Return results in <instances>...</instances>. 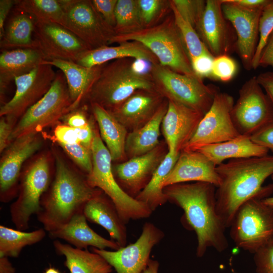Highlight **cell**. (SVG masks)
I'll return each mask as SVG.
<instances>
[{
  "label": "cell",
  "mask_w": 273,
  "mask_h": 273,
  "mask_svg": "<svg viewBox=\"0 0 273 273\" xmlns=\"http://www.w3.org/2000/svg\"><path fill=\"white\" fill-rule=\"evenodd\" d=\"M9 19L4 33L1 38V47L5 50L16 49H38L36 40L32 38L35 22L29 14L17 9Z\"/></svg>",
  "instance_id": "cell-33"
},
{
  "label": "cell",
  "mask_w": 273,
  "mask_h": 273,
  "mask_svg": "<svg viewBox=\"0 0 273 273\" xmlns=\"http://www.w3.org/2000/svg\"><path fill=\"white\" fill-rule=\"evenodd\" d=\"M237 71L235 61L227 55L214 58L212 76L223 82L231 80Z\"/></svg>",
  "instance_id": "cell-43"
},
{
  "label": "cell",
  "mask_w": 273,
  "mask_h": 273,
  "mask_svg": "<svg viewBox=\"0 0 273 273\" xmlns=\"http://www.w3.org/2000/svg\"><path fill=\"white\" fill-rule=\"evenodd\" d=\"M115 19L114 29L116 34L129 33L143 28L138 0H117Z\"/></svg>",
  "instance_id": "cell-37"
},
{
  "label": "cell",
  "mask_w": 273,
  "mask_h": 273,
  "mask_svg": "<svg viewBox=\"0 0 273 273\" xmlns=\"http://www.w3.org/2000/svg\"><path fill=\"white\" fill-rule=\"evenodd\" d=\"M262 201L266 205L273 209V196L264 198Z\"/></svg>",
  "instance_id": "cell-58"
},
{
  "label": "cell",
  "mask_w": 273,
  "mask_h": 273,
  "mask_svg": "<svg viewBox=\"0 0 273 273\" xmlns=\"http://www.w3.org/2000/svg\"><path fill=\"white\" fill-rule=\"evenodd\" d=\"M216 191L214 185L206 182L176 184L163 190L167 200L183 209L184 225L195 232L198 257L210 248L221 252L228 247L226 227L217 210Z\"/></svg>",
  "instance_id": "cell-1"
},
{
  "label": "cell",
  "mask_w": 273,
  "mask_h": 273,
  "mask_svg": "<svg viewBox=\"0 0 273 273\" xmlns=\"http://www.w3.org/2000/svg\"><path fill=\"white\" fill-rule=\"evenodd\" d=\"M163 102L152 118L141 127L128 132L126 137L125 155L129 158L144 155L159 144L160 126L168 108Z\"/></svg>",
  "instance_id": "cell-30"
},
{
  "label": "cell",
  "mask_w": 273,
  "mask_h": 273,
  "mask_svg": "<svg viewBox=\"0 0 273 273\" xmlns=\"http://www.w3.org/2000/svg\"><path fill=\"white\" fill-rule=\"evenodd\" d=\"M56 252L65 258L64 264L70 273H111L112 266L100 255L87 249L76 248L59 240L53 242Z\"/></svg>",
  "instance_id": "cell-31"
},
{
  "label": "cell",
  "mask_w": 273,
  "mask_h": 273,
  "mask_svg": "<svg viewBox=\"0 0 273 273\" xmlns=\"http://www.w3.org/2000/svg\"><path fill=\"white\" fill-rule=\"evenodd\" d=\"M65 12L63 26L91 49L110 44L116 34L89 0H59Z\"/></svg>",
  "instance_id": "cell-11"
},
{
  "label": "cell",
  "mask_w": 273,
  "mask_h": 273,
  "mask_svg": "<svg viewBox=\"0 0 273 273\" xmlns=\"http://www.w3.org/2000/svg\"><path fill=\"white\" fill-rule=\"evenodd\" d=\"M126 58L144 60L152 64L159 63L149 49L134 41L122 42L116 46H104L89 50L82 54L75 62L86 67H93Z\"/></svg>",
  "instance_id": "cell-27"
},
{
  "label": "cell",
  "mask_w": 273,
  "mask_h": 273,
  "mask_svg": "<svg viewBox=\"0 0 273 273\" xmlns=\"http://www.w3.org/2000/svg\"><path fill=\"white\" fill-rule=\"evenodd\" d=\"M162 129L168 152L179 153L194 135L203 113L181 104L168 100Z\"/></svg>",
  "instance_id": "cell-20"
},
{
  "label": "cell",
  "mask_w": 273,
  "mask_h": 273,
  "mask_svg": "<svg viewBox=\"0 0 273 273\" xmlns=\"http://www.w3.org/2000/svg\"><path fill=\"white\" fill-rule=\"evenodd\" d=\"M231 117L239 133L249 136L273 121L272 106L256 76L241 86Z\"/></svg>",
  "instance_id": "cell-12"
},
{
  "label": "cell",
  "mask_w": 273,
  "mask_h": 273,
  "mask_svg": "<svg viewBox=\"0 0 273 273\" xmlns=\"http://www.w3.org/2000/svg\"><path fill=\"white\" fill-rule=\"evenodd\" d=\"M160 144L152 151L118 164L113 174L121 188L135 198L147 186L166 154Z\"/></svg>",
  "instance_id": "cell-19"
},
{
  "label": "cell",
  "mask_w": 273,
  "mask_h": 273,
  "mask_svg": "<svg viewBox=\"0 0 273 273\" xmlns=\"http://www.w3.org/2000/svg\"><path fill=\"white\" fill-rule=\"evenodd\" d=\"M214 58L209 53L192 59L191 66L195 74L201 79L205 77L212 76Z\"/></svg>",
  "instance_id": "cell-45"
},
{
  "label": "cell",
  "mask_w": 273,
  "mask_h": 273,
  "mask_svg": "<svg viewBox=\"0 0 273 273\" xmlns=\"http://www.w3.org/2000/svg\"><path fill=\"white\" fill-rule=\"evenodd\" d=\"M117 3V0L92 1V3L98 12L106 22L113 28L116 25L115 8Z\"/></svg>",
  "instance_id": "cell-46"
},
{
  "label": "cell",
  "mask_w": 273,
  "mask_h": 273,
  "mask_svg": "<svg viewBox=\"0 0 273 273\" xmlns=\"http://www.w3.org/2000/svg\"><path fill=\"white\" fill-rule=\"evenodd\" d=\"M150 74L156 90L163 97L204 115L219 91L217 87L205 85L202 79L195 74L179 73L159 63L152 65Z\"/></svg>",
  "instance_id": "cell-7"
},
{
  "label": "cell",
  "mask_w": 273,
  "mask_h": 273,
  "mask_svg": "<svg viewBox=\"0 0 273 273\" xmlns=\"http://www.w3.org/2000/svg\"><path fill=\"white\" fill-rule=\"evenodd\" d=\"M163 98L156 90H138L109 111L127 130L132 131L152 118L163 103Z\"/></svg>",
  "instance_id": "cell-23"
},
{
  "label": "cell",
  "mask_w": 273,
  "mask_h": 273,
  "mask_svg": "<svg viewBox=\"0 0 273 273\" xmlns=\"http://www.w3.org/2000/svg\"><path fill=\"white\" fill-rule=\"evenodd\" d=\"M134 59L113 60L104 66L87 96L96 103L111 111L140 90H156L150 74L137 71Z\"/></svg>",
  "instance_id": "cell-4"
},
{
  "label": "cell",
  "mask_w": 273,
  "mask_h": 273,
  "mask_svg": "<svg viewBox=\"0 0 273 273\" xmlns=\"http://www.w3.org/2000/svg\"><path fill=\"white\" fill-rule=\"evenodd\" d=\"M251 140L273 153V121L250 136Z\"/></svg>",
  "instance_id": "cell-48"
},
{
  "label": "cell",
  "mask_w": 273,
  "mask_h": 273,
  "mask_svg": "<svg viewBox=\"0 0 273 273\" xmlns=\"http://www.w3.org/2000/svg\"><path fill=\"white\" fill-rule=\"evenodd\" d=\"M164 237L162 231L152 222H147L134 243L112 251L93 247L92 251L102 256L116 273H142L150 260L153 248Z\"/></svg>",
  "instance_id": "cell-14"
},
{
  "label": "cell",
  "mask_w": 273,
  "mask_h": 273,
  "mask_svg": "<svg viewBox=\"0 0 273 273\" xmlns=\"http://www.w3.org/2000/svg\"><path fill=\"white\" fill-rule=\"evenodd\" d=\"M216 166L226 159L246 158L268 155V150L253 142L250 136L240 135L232 140L199 149Z\"/></svg>",
  "instance_id": "cell-29"
},
{
  "label": "cell",
  "mask_w": 273,
  "mask_h": 273,
  "mask_svg": "<svg viewBox=\"0 0 273 273\" xmlns=\"http://www.w3.org/2000/svg\"><path fill=\"white\" fill-rule=\"evenodd\" d=\"M159 263L158 261L151 259L142 273H158Z\"/></svg>",
  "instance_id": "cell-57"
},
{
  "label": "cell",
  "mask_w": 273,
  "mask_h": 273,
  "mask_svg": "<svg viewBox=\"0 0 273 273\" xmlns=\"http://www.w3.org/2000/svg\"><path fill=\"white\" fill-rule=\"evenodd\" d=\"M49 164L47 157L41 156L21 177L18 198L10 208L11 220L17 230H27L31 217L39 211L41 198L51 180Z\"/></svg>",
  "instance_id": "cell-10"
},
{
  "label": "cell",
  "mask_w": 273,
  "mask_h": 273,
  "mask_svg": "<svg viewBox=\"0 0 273 273\" xmlns=\"http://www.w3.org/2000/svg\"><path fill=\"white\" fill-rule=\"evenodd\" d=\"M273 31V1L262 9L259 22V39L256 50L252 61V69H256L261 54L266 44L268 39Z\"/></svg>",
  "instance_id": "cell-39"
},
{
  "label": "cell",
  "mask_w": 273,
  "mask_h": 273,
  "mask_svg": "<svg viewBox=\"0 0 273 273\" xmlns=\"http://www.w3.org/2000/svg\"><path fill=\"white\" fill-rule=\"evenodd\" d=\"M134 41L149 49L159 63L176 72L195 74L189 55L174 18L169 16L161 23L137 31L115 35L110 44Z\"/></svg>",
  "instance_id": "cell-5"
},
{
  "label": "cell",
  "mask_w": 273,
  "mask_h": 273,
  "mask_svg": "<svg viewBox=\"0 0 273 273\" xmlns=\"http://www.w3.org/2000/svg\"><path fill=\"white\" fill-rule=\"evenodd\" d=\"M92 109L99 125L100 136L110 152L113 161L121 160L125 155L127 129L107 109L91 103Z\"/></svg>",
  "instance_id": "cell-32"
},
{
  "label": "cell",
  "mask_w": 273,
  "mask_h": 273,
  "mask_svg": "<svg viewBox=\"0 0 273 273\" xmlns=\"http://www.w3.org/2000/svg\"><path fill=\"white\" fill-rule=\"evenodd\" d=\"M8 257H0V273H16L15 267Z\"/></svg>",
  "instance_id": "cell-56"
},
{
  "label": "cell",
  "mask_w": 273,
  "mask_h": 273,
  "mask_svg": "<svg viewBox=\"0 0 273 273\" xmlns=\"http://www.w3.org/2000/svg\"><path fill=\"white\" fill-rule=\"evenodd\" d=\"M54 180L42 196L37 220L48 233L68 222L83 212L86 203L103 192L90 187L86 179L56 156Z\"/></svg>",
  "instance_id": "cell-3"
},
{
  "label": "cell",
  "mask_w": 273,
  "mask_h": 273,
  "mask_svg": "<svg viewBox=\"0 0 273 273\" xmlns=\"http://www.w3.org/2000/svg\"><path fill=\"white\" fill-rule=\"evenodd\" d=\"M216 171L220 179L216 191L217 210L226 228L245 202L266 198L273 192V183L262 186L273 175V155L231 159L217 166Z\"/></svg>",
  "instance_id": "cell-2"
},
{
  "label": "cell",
  "mask_w": 273,
  "mask_h": 273,
  "mask_svg": "<svg viewBox=\"0 0 273 273\" xmlns=\"http://www.w3.org/2000/svg\"><path fill=\"white\" fill-rule=\"evenodd\" d=\"M0 120V152L2 153L11 144L10 138L16 125V119L2 116Z\"/></svg>",
  "instance_id": "cell-47"
},
{
  "label": "cell",
  "mask_w": 273,
  "mask_h": 273,
  "mask_svg": "<svg viewBox=\"0 0 273 273\" xmlns=\"http://www.w3.org/2000/svg\"><path fill=\"white\" fill-rule=\"evenodd\" d=\"M45 63L59 68L64 75L71 101L69 112L77 109L87 97L105 64L86 67L73 61L60 59L47 61Z\"/></svg>",
  "instance_id": "cell-26"
},
{
  "label": "cell",
  "mask_w": 273,
  "mask_h": 273,
  "mask_svg": "<svg viewBox=\"0 0 273 273\" xmlns=\"http://www.w3.org/2000/svg\"><path fill=\"white\" fill-rule=\"evenodd\" d=\"M225 18L235 29L236 50L244 68L252 69V61L259 39V22L262 9L243 8L222 0Z\"/></svg>",
  "instance_id": "cell-17"
},
{
  "label": "cell",
  "mask_w": 273,
  "mask_h": 273,
  "mask_svg": "<svg viewBox=\"0 0 273 273\" xmlns=\"http://www.w3.org/2000/svg\"><path fill=\"white\" fill-rule=\"evenodd\" d=\"M271 177L272 180H273V175H271Z\"/></svg>",
  "instance_id": "cell-60"
},
{
  "label": "cell",
  "mask_w": 273,
  "mask_h": 273,
  "mask_svg": "<svg viewBox=\"0 0 273 273\" xmlns=\"http://www.w3.org/2000/svg\"><path fill=\"white\" fill-rule=\"evenodd\" d=\"M17 9L32 16L35 20L63 25L65 12L59 0L16 1Z\"/></svg>",
  "instance_id": "cell-36"
},
{
  "label": "cell",
  "mask_w": 273,
  "mask_h": 273,
  "mask_svg": "<svg viewBox=\"0 0 273 273\" xmlns=\"http://www.w3.org/2000/svg\"><path fill=\"white\" fill-rule=\"evenodd\" d=\"M262 199L255 197L242 204L230 226L236 246L253 254L273 238V209Z\"/></svg>",
  "instance_id": "cell-8"
},
{
  "label": "cell",
  "mask_w": 273,
  "mask_h": 273,
  "mask_svg": "<svg viewBox=\"0 0 273 273\" xmlns=\"http://www.w3.org/2000/svg\"><path fill=\"white\" fill-rule=\"evenodd\" d=\"M93 167L86 179L88 185L101 190L115 206L123 222L148 218L152 213L145 203L127 194L117 183L112 169V158L97 130L91 146Z\"/></svg>",
  "instance_id": "cell-6"
},
{
  "label": "cell",
  "mask_w": 273,
  "mask_h": 273,
  "mask_svg": "<svg viewBox=\"0 0 273 273\" xmlns=\"http://www.w3.org/2000/svg\"><path fill=\"white\" fill-rule=\"evenodd\" d=\"M79 143L85 147L91 149L92 144L94 138V130L90 125L88 124L75 128Z\"/></svg>",
  "instance_id": "cell-53"
},
{
  "label": "cell",
  "mask_w": 273,
  "mask_h": 273,
  "mask_svg": "<svg viewBox=\"0 0 273 273\" xmlns=\"http://www.w3.org/2000/svg\"><path fill=\"white\" fill-rule=\"evenodd\" d=\"M257 273H273V238L254 253Z\"/></svg>",
  "instance_id": "cell-44"
},
{
  "label": "cell",
  "mask_w": 273,
  "mask_h": 273,
  "mask_svg": "<svg viewBox=\"0 0 273 273\" xmlns=\"http://www.w3.org/2000/svg\"><path fill=\"white\" fill-rule=\"evenodd\" d=\"M273 68V31L269 36L261 54L258 67Z\"/></svg>",
  "instance_id": "cell-52"
},
{
  "label": "cell",
  "mask_w": 273,
  "mask_h": 273,
  "mask_svg": "<svg viewBox=\"0 0 273 273\" xmlns=\"http://www.w3.org/2000/svg\"><path fill=\"white\" fill-rule=\"evenodd\" d=\"M46 230L39 229L30 232L0 225V257H18L22 249L42 240Z\"/></svg>",
  "instance_id": "cell-35"
},
{
  "label": "cell",
  "mask_w": 273,
  "mask_h": 273,
  "mask_svg": "<svg viewBox=\"0 0 273 273\" xmlns=\"http://www.w3.org/2000/svg\"><path fill=\"white\" fill-rule=\"evenodd\" d=\"M180 153L167 152L148 184L135 198L146 204L152 211L167 201L163 191L164 182L177 161Z\"/></svg>",
  "instance_id": "cell-34"
},
{
  "label": "cell",
  "mask_w": 273,
  "mask_h": 273,
  "mask_svg": "<svg viewBox=\"0 0 273 273\" xmlns=\"http://www.w3.org/2000/svg\"><path fill=\"white\" fill-rule=\"evenodd\" d=\"M234 105L231 95L217 92L210 109L203 116L194 135L181 151H197L204 146L227 141L241 135L231 117Z\"/></svg>",
  "instance_id": "cell-13"
},
{
  "label": "cell",
  "mask_w": 273,
  "mask_h": 273,
  "mask_svg": "<svg viewBox=\"0 0 273 273\" xmlns=\"http://www.w3.org/2000/svg\"><path fill=\"white\" fill-rule=\"evenodd\" d=\"M16 1H0V38H1L5 31V22L9 13Z\"/></svg>",
  "instance_id": "cell-54"
},
{
  "label": "cell",
  "mask_w": 273,
  "mask_h": 273,
  "mask_svg": "<svg viewBox=\"0 0 273 273\" xmlns=\"http://www.w3.org/2000/svg\"><path fill=\"white\" fill-rule=\"evenodd\" d=\"M138 3L143 28L155 25V22L170 7L169 1L138 0Z\"/></svg>",
  "instance_id": "cell-41"
},
{
  "label": "cell",
  "mask_w": 273,
  "mask_h": 273,
  "mask_svg": "<svg viewBox=\"0 0 273 273\" xmlns=\"http://www.w3.org/2000/svg\"><path fill=\"white\" fill-rule=\"evenodd\" d=\"M239 6L250 9H263L271 0H227Z\"/></svg>",
  "instance_id": "cell-55"
},
{
  "label": "cell",
  "mask_w": 273,
  "mask_h": 273,
  "mask_svg": "<svg viewBox=\"0 0 273 273\" xmlns=\"http://www.w3.org/2000/svg\"><path fill=\"white\" fill-rule=\"evenodd\" d=\"M59 145L78 166L87 172V174L90 173L93 167L91 149L79 143Z\"/></svg>",
  "instance_id": "cell-42"
},
{
  "label": "cell",
  "mask_w": 273,
  "mask_h": 273,
  "mask_svg": "<svg viewBox=\"0 0 273 273\" xmlns=\"http://www.w3.org/2000/svg\"><path fill=\"white\" fill-rule=\"evenodd\" d=\"M34 39L48 61L54 59L75 62L88 47L71 31L52 22L35 20Z\"/></svg>",
  "instance_id": "cell-16"
},
{
  "label": "cell",
  "mask_w": 273,
  "mask_h": 273,
  "mask_svg": "<svg viewBox=\"0 0 273 273\" xmlns=\"http://www.w3.org/2000/svg\"><path fill=\"white\" fill-rule=\"evenodd\" d=\"M71 105L66 78L60 70L49 91L28 108L16 124L11 143L15 139L32 132H37L55 123L69 112Z\"/></svg>",
  "instance_id": "cell-9"
},
{
  "label": "cell",
  "mask_w": 273,
  "mask_h": 273,
  "mask_svg": "<svg viewBox=\"0 0 273 273\" xmlns=\"http://www.w3.org/2000/svg\"><path fill=\"white\" fill-rule=\"evenodd\" d=\"M48 233L51 239H62L80 249H87L89 246L114 250L120 248L114 241L102 237L92 229L83 212L76 214L68 222Z\"/></svg>",
  "instance_id": "cell-24"
},
{
  "label": "cell",
  "mask_w": 273,
  "mask_h": 273,
  "mask_svg": "<svg viewBox=\"0 0 273 273\" xmlns=\"http://www.w3.org/2000/svg\"><path fill=\"white\" fill-rule=\"evenodd\" d=\"M169 3L175 23L185 43L190 60L202 54L209 53L196 29L180 16L171 1Z\"/></svg>",
  "instance_id": "cell-38"
},
{
  "label": "cell",
  "mask_w": 273,
  "mask_h": 273,
  "mask_svg": "<svg viewBox=\"0 0 273 273\" xmlns=\"http://www.w3.org/2000/svg\"><path fill=\"white\" fill-rule=\"evenodd\" d=\"M44 273H61V272L57 269L53 267H50L45 270Z\"/></svg>",
  "instance_id": "cell-59"
},
{
  "label": "cell",
  "mask_w": 273,
  "mask_h": 273,
  "mask_svg": "<svg viewBox=\"0 0 273 273\" xmlns=\"http://www.w3.org/2000/svg\"><path fill=\"white\" fill-rule=\"evenodd\" d=\"M216 167L201 152L181 151L164 187L188 181L206 182L217 188L220 184Z\"/></svg>",
  "instance_id": "cell-22"
},
{
  "label": "cell",
  "mask_w": 273,
  "mask_h": 273,
  "mask_svg": "<svg viewBox=\"0 0 273 273\" xmlns=\"http://www.w3.org/2000/svg\"><path fill=\"white\" fill-rule=\"evenodd\" d=\"M257 80L261 86L273 107V71H267L256 76Z\"/></svg>",
  "instance_id": "cell-51"
},
{
  "label": "cell",
  "mask_w": 273,
  "mask_h": 273,
  "mask_svg": "<svg viewBox=\"0 0 273 273\" xmlns=\"http://www.w3.org/2000/svg\"><path fill=\"white\" fill-rule=\"evenodd\" d=\"M68 125L74 128H79L89 123L83 111L76 109L68 112L64 116Z\"/></svg>",
  "instance_id": "cell-50"
},
{
  "label": "cell",
  "mask_w": 273,
  "mask_h": 273,
  "mask_svg": "<svg viewBox=\"0 0 273 273\" xmlns=\"http://www.w3.org/2000/svg\"><path fill=\"white\" fill-rule=\"evenodd\" d=\"M180 16L195 29L204 13L206 2L203 0L171 1Z\"/></svg>",
  "instance_id": "cell-40"
},
{
  "label": "cell",
  "mask_w": 273,
  "mask_h": 273,
  "mask_svg": "<svg viewBox=\"0 0 273 273\" xmlns=\"http://www.w3.org/2000/svg\"><path fill=\"white\" fill-rule=\"evenodd\" d=\"M54 140L58 144L70 145L79 143L75 128L68 125H58L56 127Z\"/></svg>",
  "instance_id": "cell-49"
},
{
  "label": "cell",
  "mask_w": 273,
  "mask_h": 273,
  "mask_svg": "<svg viewBox=\"0 0 273 273\" xmlns=\"http://www.w3.org/2000/svg\"><path fill=\"white\" fill-rule=\"evenodd\" d=\"M202 18L196 28L210 53L216 57L227 55L232 47L229 22L222 10V0H207Z\"/></svg>",
  "instance_id": "cell-21"
},
{
  "label": "cell",
  "mask_w": 273,
  "mask_h": 273,
  "mask_svg": "<svg viewBox=\"0 0 273 273\" xmlns=\"http://www.w3.org/2000/svg\"><path fill=\"white\" fill-rule=\"evenodd\" d=\"M47 61L39 49L4 50L0 55L1 95L15 78L30 72Z\"/></svg>",
  "instance_id": "cell-28"
},
{
  "label": "cell",
  "mask_w": 273,
  "mask_h": 273,
  "mask_svg": "<svg viewBox=\"0 0 273 273\" xmlns=\"http://www.w3.org/2000/svg\"><path fill=\"white\" fill-rule=\"evenodd\" d=\"M53 66L44 63L14 79L16 89L13 98L1 106L0 116L17 119L50 89L56 76Z\"/></svg>",
  "instance_id": "cell-15"
},
{
  "label": "cell",
  "mask_w": 273,
  "mask_h": 273,
  "mask_svg": "<svg viewBox=\"0 0 273 273\" xmlns=\"http://www.w3.org/2000/svg\"><path fill=\"white\" fill-rule=\"evenodd\" d=\"M83 213L87 220L98 224L109 233L111 239L120 247L126 246L127 233L125 223L121 218L113 202L102 193L89 200Z\"/></svg>",
  "instance_id": "cell-25"
},
{
  "label": "cell",
  "mask_w": 273,
  "mask_h": 273,
  "mask_svg": "<svg viewBox=\"0 0 273 273\" xmlns=\"http://www.w3.org/2000/svg\"><path fill=\"white\" fill-rule=\"evenodd\" d=\"M40 146L37 132H32L14 139L7 148L0 165L1 202H8L15 196L22 164Z\"/></svg>",
  "instance_id": "cell-18"
}]
</instances>
